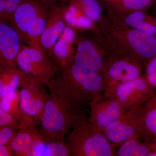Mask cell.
Instances as JSON below:
<instances>
[{
	"label": "cell",
	"instance_id": "cell-1",
	"mask_svg": "<svg viewBox=\"0 0 156 156\" xmlns=\"http://www.w3.org/2000/svg\"><path fill=\"white\" fill-rule=\"evenodd\" d=\"M93 32L108 56H131L144 67L156 56V35L112 21L107 17Z\"/></svg>",
	"mask_w": 156,
	"mask_h": 156
},
{
	"label": "cell",
	"instance_id": "cell-2",
	"mask_svg": "<svg viewBox=\"0 0 156 156\" xmlns=\"http://www.w3.org/2000/svg\"><path fill=\"white\" fill-rule=\"evenodd\" d=\"M41 122V130L48 139L64 140L76 120L88 107L72 96L56 77L50 82Z\"/></svg>",
	"mask_w": 156,
	"mask_h": 156
},
{
	"label": "cell",
	"instance_id": "cell-3",
	"mask_svg": "<svg viewBox=\"0 0 156 156\" xmlns=\"http://www.w3.org/2000/svg\"><path fill=\"white\" fill-rule=\"evenodd\" d=\"M87 111L79 116L65 139L70 156H115L118 147L103 133L95 131L89 122Z\"/></svg>",
	"mask_w": 156,
	"mask_h": 156
},
{
	"label": "cell",
	"instance_id": "cell-4",
	"mask_svg": "<svg viewBox=\"0 0 156 156\" xmlns=\"http://www.w3.org/2000/svg\"><path fill=\"white\" fill-rule=\"evenodd\" d=\"M56 78L76 99L90 107L103 98V77L73 63L61 68Z\"/></svg>",
	"mask_w": 156,
	"mask_h": 156
},
{
	"label": "cell",
	"instance_id": "cell-5",
	"mask_svg": "<svg viewBox=\"0 0 156 156\" xmlns=\"http://www.w3.org/2000/svg\"><path fill=\"white\" fill-rule=\"evenodd\" d=\"M20 87L23 117L18 130L37 126L41 122L48 96V87L22 71Z\"/></svg>",
	"mask_w": 156,
	"mask_h": 156
},
{
	"label": "cell",
	"instance_id": "cell-6",
	"mask_svg": "<svg viewBox=\"0 0 156 156\" xmlns=\"http://www.w3.org/2000/svg\"><path fill=\"white\" fill-rule=\"evenodd\" d=\"M142 63L131 56L108 55L106 57L102 75L104 98H111L117 86L141 76Z\"/></svg>",
	"mask_w": 156,
	"mask_h": 156
},
{
	"label": "cell",
	"instance_id": "cell-7",
	"mask_svg": "<svg viewBox=\"0 0 156 156\" xmlns=\"http://www.w3.org/2000/svg\"><path fill=\"white\" fill-rule=\"evenodd\" d=\"M16 63L23 72L42 82L47 87L61 69L53 57L22 44Z\"/></svg>",
	"mask_w": 156,
	"mask_h": 156
},
{
	"label": "cell",
	"instance_id": "cell-8",
	"mask_svg": "<svg viewBox=\"0 0 156 156\" xmlns=\"http://www.w3.org/2000/svg\"><path fill=\"white\" fill-rule=\"evenodd\" d=\"M77 50L73 63L102 76L107 54L94 35H76Z\"/></svg>",
	"mask_w": 156,
	"mask_h": 156
},
{
	"label": "cell",
	"instance_id": "cell-9",
	"mask_svg": "<svg viewBox=\"0 0 156 156\" xmlns=\"http://www.w3.org/2000/svg\"><path fill=\"white\" fill-rule=\"evenodd\" d=\"M156 92L144 75L140 76L118 85L110 98L115 99L128 110L142 105Z\"/></svg>",
	"mask_w": 156,
	"mask_h": 156
},
{
	"label": "cell",
	"instance_id": "cell-10",
	"mask_svg": "<svg viewBox=\"0 0 156 156\" xmlns=\"http://www.w3.org/2000/svg\"><path fill=\"white\" fill-rule=\"evenodd\" d=\"M50 8L42 0H20L9 24L19 34L22 44L30 27L39 17L49 14Z\"/></svg>",
	"mask_w": 156,
	"mask_h": 156
},
{
	"label": "cell",
	"instance_id": "cell-11",
	"mask_svg": "<svg viewBox=\"0 0 156 156\" xmlns=\"http://www.w3.org/2000/svg\"><path fill=\"white\" fill-rule=\"evenodd\" d=\"M68 8V6L65 3L56 4L50 8L40 44L42 53L50 57H52L56 41L67 25L66 14Z\"/></svg>",
	"mask_w": 156,
	"mask_h": 156
},
{
	"label": "cell",
	"instance_id": "cell-12",
	"mask_svg": "<svg viewBox=\"0 0 156 156\" xmlns=\"http://www.w3.org/2000/svg\"><path fill=\"white\" fill-rule=\"evenodd\" d=\"M138 107L128 110L104 131V135L117 147L126 140L139 135L137 116Z\"/></svg>",
	"mask_w": 156,
	"mask_h": 156
},
{
	"label": "cell",
	"instance_id": "cell-13",
	"mask_svg": "<svg viewBox=\"0 0 156 156\" xmlns=\"http://www.w3.org/2000/svg\"><path fill=\"white\" fill-rule=\"evenodd\" d=\"M89 108V122L95 131L101 133L127 111L113 98L104 97Z\"/></svg>",
	"mask_w": 156,
	"mask_h": 156
},
{
	"label": "cell",
	"instance_id": "cell-14",
	"mask_svg": "<svg viewBox=\"0 0 156 156\" xmlns=\"http://www.w3.org/2000/svg\"><path fill=\"white\" fill-rule=\"evenodd\" d=\"M22 43L9 23H0V66H17L16 59Z\"/></svg>",
	"mask_w": 156,
	"mask_h": 156
},
{
	"label": "cell",
	"instance_id": "cell-15",
	"mask_svg": "<svg viewBox=\"0 0 156 156\" xmlns=\"http://www.w3.org/2000/svg\"><path fill=\"white\" fill-rule=\"evenodd\" d=\"M139 134L143 140L151 144L156 141V92L137 108Z\"/></svg>",
	"mask_w": 156,
	"mask_h": 156
},
{
	"label": "cell",
	"instance_id": "cell-16",
	"mask_svg": "<svg viewBox=\"0 0 156 156\" xmlns=\"http://www.w3.org/2000/svg\"><path fill=\"white\" fill-rule=\"evenodd\" d=\"M18 130L7 144L16 156H29L38 143L48 138L37 126Z\"/></svg>",
	"mask_w": 156,
	"mask_h": 156
},
{
	"label": "cell",
	"instance_id": "cell-17",
	"mask_svg": "<svg viewBox=\"0 0 156 156\" xmlns=\"http://www.w3.org/2000/svg\"><path fill=\"white\" fill-rule=\"evenodd\" d=\"M76 35L75 29L67 24L54 46L52 57L60 68L73 63Z\"/></svg>",
	"mask_w": 156,
	"mask_h": 156
},
{
	"label": "cell",
	"instance_id": "cell-18",
	"mask_svg": "<svg viewBox=\"0 0 156 156\" xmlns=\"http://www.w3.org/2000/svg\"><path fill=\"white\" fill-rule=\"evenodd\" d=\"M107 17L112 21L156 35V16L149 14L146 10L134 11L126 14L107 13Z\"/></svg>",
	"mask_w": 156,
	"mask_h": 156
},
{
	"label": "cell",
	"instance_id": "cell-19",
	"mask_svg": "<svg viewBox=\"0 0 156 156\" xmlns=\"http://www.w3.org/2000/svg\"><path fill=\"white\" fill-rule=\"evenodd\" d=\"M21 74L22 71L17 66H0V98L17 90Z\"/></svg>",
	"mask_w": 156,
	"mask_h": 156
},
{
	"label": "cell",
	"instance_id": "cell-20",
	"mask_svg": "<svg viewBox=\"0 0 156 156\" xmlns=\"http://www.w3.org/2000/svg\"><path fill=\"white\" fill-rule=\"evenodd\" d=\"M151 144L136 135L122 143L116 150L115 156H149Z\"/></svg>",
	"mask_w": 156,
	"mask_h": 156
},
{
	"label": "cell",
	"instance_id": "cell-21",
	"mask_svg": "<svg viewBox=\"0 0 156 156\" xmlns=\"http://www.w3.org/2000/svg\"><path fill=\"white\" fill-rule=\"evenodd\" d=\"M156 3V0H119L108 4L107 13L126 14L141 10L147 11Z\"/></svg>",
	"mask_w": 156,
	"mask_h": 156
},
{
	"label": "cell",
	"instance_id": "cell-22",
	"mask_svg": "<svg viewBox=\"0 0 156 156\" xmlns=\"http://www.w3.org/2000/svg\"><path fill=\"white\" fill-rule=\"evenodd\" d=\"M33 156H70V151L65 140L47 139L41 141L35 147Z\"/></svg>",
	"mask_w": 156,
	"mask_h": 156
},
{
	"label": "cell",
	"instance_id": "cell-23",
	"mask_svg": "<svg viewBox=\"0 0 156 156\" xmlns=\"http://www.w3.org/2000/svg\"><path fill=\"white\" fill-rule=\"evenodd\" d=\"M0 107L14 118L18 129L23 117L20 107V92L16 90L0 98Z\"/></svg>",
	"mask_w": 156,
	"mask_h": 156
},
{
	"label": "cell",
	"instance_id": "cell-24",
	"mask_svg": "<svg viewBox=\"0 0 156 156\" xmlns=\"http://www.w3.org/2000/svg\"><path fill=\"white\" fill-rule=\"evenodd\" d=\"M70 4L75 6L84 15L94 23H100L105 17L96 0H71Z\"/></svg>",
	"mask_w": 156,
	"mask_h": 156
},
{
	"label": "cell",
	"instance_id": "cell-25",
	"mask_svg": "<svg viewBox=\"0 0 156 156\" xmlns=\"http://www.w3.org/2000/svg\"><path fill=\"white\" fill-rule=\"evenodd\" d=\"M49 14L39 17L30 27L26 35L25 43L41 52V37L44 30Z\"/></svg>",
	"mask_w": 156,
	"mask_h": 156
},
{
	"label": "cell",
	"instance_id": "cell-26",
	"mask_svg": "<svg viewBox=\"0 0 156 156\" xmlns=\"http://www.w3.org/2000/svg\"><path fill=\"white\" fill-rule=\"evenodd\" d=\"M144 68V76L148 83L156 92V56L148 62Z\"/></svg>",
	"mask_w": 156,
	"mask_h": 156
},
{
	"label": "cell",
	"instance_id": "cell-27",
	"mask_svg": "<svg viewBox=\"0 0 156 156\" xmlns=\"http://www.w3.org/2000/svg\"><path fill=\"white\" fill-rule=\"evenodd\" d=\"M16 127L8 126L0 127V146L7 144L16 133Z\"/></svg>",
	"mask_w": 156,
	"mask_h": 156
},
{
	"label": "cell",
	"instance_id": "cell-28",
	"mask_svg": "<svg viewBox=\"0 0 156 156\" xmlns=\"http://www.w3.org/2000/svg\"><path fill=\"white\" fill-rule=\"evenodd\" d=\"M11 126L16 127L17 129V124L11 115L7 113L0 107V127Z\"/></svg>",
	"mask_w": 156,
	"mask_h": 156
},
{
	"label": "cell",
	"instance_id": "cell-29",
	"mask_svg": "<svg viewBox=\"0 0 156 156\" xmlns=\"http://www.w3.org/2000/svg\"><path fill=\"white\" fill-rule=\"evenodd\" d=\"M8 0H0V23H9V20L6 12Z\"/></svg>",
	"mask_w": 156,
	"mask_h": 156
},
{
	"label": "cell",
	"instance_id": "cell-30",
	"mask_svg": "<svg viewBox=\"0 0 156 156\" xmlns=\"http://www.w3.org/2000/svg\"><path fill=\"white\" fill-rule=\"evenodd\" d=\"M14 155L7 144L0 146V156H11Z\"/></svg>",
	"mask_w": 156,
	"mask_h": 156
},
{
	"label": "cell",
	"instance_id": "cell-31",
	"mask_svg": "<svg viewBox=\"0 0 156 156\" xmlns=\"http://www.w3.org/2000/svg\"><path fill=\"white\" fill-rule=\"evenodd\" d=\"M42 1L48 4L50 7H51L53 5L59 4V3H66L68 0H42Z\"/></svg>",
	"mask_w": 156,
	"mask_h": 156
},
{
	"label": "cell",
	"instance_id": "cell-32",
	"mask_svg": "<svg viewBox=\"0 0 156 156\" xmlns=\"http://www.w3.org/2000/svg\"><path fill=\"white\" fill-rule=\"evenodd\" d=\"M149 156H156V141L151 144V152Z\"/></svg>",
	"mask_w": 156,
	"mask_h": 156
},
{
	"label": "cell",
	"instance_id": "cell-33",
	"mask_svg": "<svg viewBox=\"0 0 156 156\" xmlns=\"http://www.w3.org/2000/svg\"><path fill=\"white\" fill-rule=\"evenodd\" d=\"M104 1H105V2H107L109 4V3L115 2H118V1H119V0H104Z\"/></svg>",
	"mask_w": 156,
	"mask_h": 156
},
{
	"label": "cell",
	"instance_id": "cell-34",
	"mask_svg": "<svg viewBox=\"0 0 156 156\" xmlns=\"http://www.w3.org/2000/svg\"><path fill=\"white\" fill-rule=\"evenodd\" d=\"M153 7H154V14H155V16H156V3Z\"/></svg>",
	"mask_w": 156,
	"mask_h": 156
}]
</instances>
